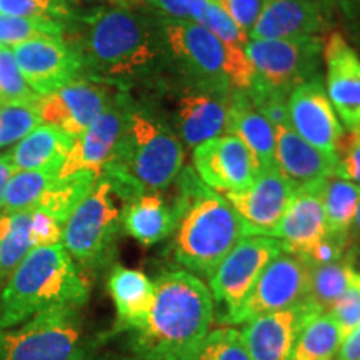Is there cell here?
<instances>
[{
    "label": "cell",
    "mask_w": 360,
    "mask_h": 360,
    "mask_svg": "<svg viewBox=\"0 0 360 360\" xmlns=\"http://www.w3.org/2000/svg\"><path fill=\"white\" fill-rule=\"evenodd\" d=\"M72 40L89 79L124 90L148 77L165 52L159 20L129 7L101 8L79 19Z\"/></svg>",
    "instance_id": "1"
},
{
    "label": "cell",
    "mask_w": 360,
    "mask_h": 360,
    "mask_svg": "<svg viewBox=\"0 0 360 360\" xmlns=\"http://www.w3.org/2000/svg\"><path fill=\"white\" fill-rule=\"evenodd\" d=\"M155 299L146 323L132 330L139 360H192L214 322L209 287L187 270L157 277Z\"/></svg>",
    "instance_id": "2"
},
{
    "label": "cell",
    "mask_w": 360,
    "mask_h": 360,
    "mask_svg": "<svg viewBox=\"0 0 360 360\" xmlns=\"http://www.w3.org/2000/svg\"><path fill=\"white\" fill-rule=\"evenodd\" d=\"M174 205L180 215L174 257L191 272L209 277L237 242L249 236L231 202L207 187L193 169L182 172Z\"/></svg>",
    "instance_id": "3"
},
{
    "label": "cell",
    "mask_w": 360,
    "mask_h": 360,
    "mask_svg": "<svg viewBox=\"0 0 360 360\" xmlns=\"http://www.w3.org/2000/svg\"><path fill=\"white\" fill-rule=\"evenodd\" d=\"M184 165L180 139L146 110L130 107L122 137L102 175L125 205L146 192H160L179 177Z\"/></svg>",
    "instance_id": "4"
},
{
    "label": "cell",
    "mask_w": 360,
    "mask_h": 360,
    "mask_svg": "<svg viewBox=\"0 0 360 360\" xmlns=\"http://www.w3.org/2000/svg\"><path fill=\"white\" fill-rule=\"evenodd\" d=\"M89 294V282L62 242L34 247L0 289V330L57 305L84 307Z\"/></svg>",
    "instance_id": "5"
},
{
    "label": "cell",
    "mask_w": 360,
    "mask_h": 360,
    "mask_svg": "<svg viewBox=\"0 0 360 360\" xmlns=\"http://www.w3.org/2000/svg\"><path fill=\"white\" fill-rule=\"evenodd\" d=\"M117 200L122 199L110 180L101 175L65 220L62 245L80 269L97 272L114 260L124 229V207L120 209Z\"/></svg>",
    "instance_id": "6"
},
{
    "label": "cell",
    "mask_w": 360,
    "mask_h": 360,
    "mask_svg": "<svg viewBox=\"0 0 360 360\" xmlns=\"http://www.w3.org/2000/svg\"><path fill=\"white\" fill-rule=\"evenodd\" d=\"M0 360H85L82 307L57 305L2 328Z\"/></svg>",
    "instance_id": "7"
},
{
    "label": "cell",
    "mask_w": 360,
    "mask_h": 360,
    "mask_svg": "<svg viewBox=\"0 0 360 360\" xmlns=\"http://www.w3.org/2000/svg\"><path fill=\"white\" fill-rule=\"evenodd\" d=\"M159 25L165 49L197 84V89L233 92L229 85L231 47L197 22L162 17Z\"/></svg>",
    "instance_id": "8"
},
{
    "label": "cell",
    "mask_w": 360,
    "mask_h": 360,
    "mask_svg": "<svg viewBox=\"0 0 360 360\" xmlns=\"http://www.w3.org/2000/svg\"><path fill=\"white\" fill-rule=\"evenodd\" d=\"M322 47V37L249 39L245 52L255 69L257 82L292 92L297 85L319 80Z\"/></svg>",
    "instance_id": "9"
},
{
    "label": "cell",
    "mask_w": 360,
    "mask_h": 360,
    "mask_svg": "<svg viewBox=\"0 0 360 360\" xmlns=\"http://www.w3.org/2000/svg\"><path fill=\"white\" fill-rule=\"evenodd\" d=\"M285 245L276 237L245 236L209 276V290L215 302L224 305L222 322L244 304L264 269Z\"/></svg>",
    "instance_id": "10"
},
{
    "label": "cell",
    "mask_w": 360,
    "mask_h": 360,
    "mask_svg": "<svg viewBox=\"0 0 360 360\" xmlns=\"http://www.w3.org/2000/svg\"><path fill=\"white\" fill-rule=\"evenodd\" d=\"M307 289L309 264L285 249L264 269L244 304L224 322L244 323L260 315L294 307L305 300Z\"/></svg>",
    "instance_id": "11"
},
{
    "label": "cell",
    "mask_w": 360,
    "mask_h": 360,
    "mask_svg": "<svg viewBox=\"0 0 360 360\" xmlns=\"http://www.w3.org/2000/svg\"><path fill=\"white\" fill-rule=\"evenodd\" d=\"M132 102L124 90H119L109 107L75 137L69 155L58 170V179L75 174H90L98 179L114 155L117 143L122 137Z\"/></svg>",
    "instance_id": "12"
},
{
    "label": "cell",
    "mask_w": 360,
    "mask_h": 360,
    "mask_svg": "<svg viewBox=\"0 0 360 360\" xmlns=\"http://www.w3.org/2000/svg\"><path fill=\"white\" fill-rule=\"evenodd\" d=\"M117 92V87L98 80L74 79L56 92L40 97L42 124L53 125L72 137H79L110 105Z\"/></svg>",
    "instance_id": "13"
},
{
    "label": "cell",
    "mask_w": 360,
    "mask_h": 360,
    "mask_svg": "<svg viewBox=\"0 0 360 360\" xmlns=\"http://www.w3.org/2000/svg\"><path fill=\"white\" fill-rule=\"evenodd\" d=\"M193 170L215 192L244 191L260 172L257 159L240 139L232 134L210 139L192 152Z\"/></svg>",
    "instance_id": "14"
},
{
    "label": "cell",
    "mask_w": 360,
    "mask_h": 360,
    "mask_svg": "<svg viewBox=\"0 0 360 360\" xmlns=\"http://www.w3.org/2000/svg\"><path fill=\"white\" fill-rule=\"evenodd\" d=\"M17 65L37 96H47L82 77V58L64 37L32 39L13 47Z\"/></svg>",
    "instance_id": "15"
},
{
    "label": "cell",
    "mask_w": 360,
    "mask_h": 360,
    "mask_svg": "<svg viewBox=\"0 0 360 360\" xmlns=\"http://www.w3.org/2000/svg\"><path fill=\"white\" fill-rule=\"evenodd\" d=\"M297 188L277 167L260 169L254 182L244 191L224 193L249 236H272Z\"/></svg>",
    "instance_id": "16"
},
{
    "label": "cell",
    "mask_w": 360,
    "mask_h": 360,
    "mask_svg": "<svg viewBox=\"0 0 360 360\" xmlns=\"http://www.w3.org/2000/svg\"><path fill=\"white\" fill-rule=\"evenodd\" d=\"M326 92L339 120L349 132L360 127V56L340 32L323 40Z\"/></svg>",
    "instance_id": "17"
},
{
    "label": "cell",
    "mask_w": 360,
    "mask_h": 360,
    "mask_svg": "<svg viewBox=\"0 0 360 360\" xmlns=\"http://www.w3.org/2000/svg\"><path fill=\"white\" fill-rule=\"evenodd\" d=\"M289 125L304 141L335 154L344 129L321 80L297 85L289 96Z\"/></svg>",
    "instance_id": "18"
},
{
    "label": "cell",
    "mask_w": 360,
    "mask_h": 360,
    "mask_svg": "<svg viewBox=\"0 0 360 360\" xmlns=\"http://www.w3.org/2000/svg\"><path fill=\"white\" fill-rule=\"evenodd\" d=\"M317 314L321 312L302 300L294 307L245 322L247 326L240 332L250 360H290L300 330Z\"/></svg>",
    "instance_id": "19"
},
{
    "label": "cell",
    "mask_w": 360,
    "mask_h": 360,
    "mask_svg": "<svg viewBox=\"0 0 360 360\" xmlns=\"http://www.w3.org/2000/svg\"><path fill=\"white\" fill-rule=\"evenodd\" d=\"M330 12L319 0H264L249 39L322 37Z\"/></svg>",
    "instance_id": "20"
},
{
    "label": "cell",
    "mask_w": 360,
    "mask_h": 360,
    "mask_svg": "<svg viewBox=\"0 0 360 360\" xmlns=\"http://www.w3.org/2000/svg\"><path fill=\"white\" fill-rule=\"evenodd\" d=\"M276 167L295 188L312 187L337 175V155L314 147L287 124L276 129Z\"/></svg>",
    "instance_id": "21"
},
{
    "label": "cell",
    "mask_w": 360,
    "mask_h": 360,
    "mask_svg": "<svg viewBox=\"0 0 360 360\" xmlns=\"http://www.w3.org/2000/svg\"><path fill=\"white\" fill-rule=\"evenodd\" d=\"M322 184L297 188L281 222L270 236L278 238L287 250L300 257L328 233L321 197Z\"/></svg>",
    "instance_id": "22"
},
{
    "label": "cell",
    "mask_w": 360,
    "mask_h": 360,
    "mask_svg": "<svg viewBox=\"0 0 360 360\" xmlns=\"http://www.w3.org/2000/svg\"><path fill=\"white\" fill-rule=\"evenodd\" d=\"M231 94L197 89L184 94L177 107L180 141L187 147H197L210 139L227 134Z\"/></svg>",
    "instance_id": "23"
},
{
    "label": "cell",
    "mask_w": 360,
    "mask_h": 360,
    "mask_svg": "<svg viewBox=\"0 0 360 360\" xmlns=\"http://www.w3.org/2000/svg\"><path fill=\"white\" fill-rule=\"evenodd\" d=\"M107 287L114 300L117 326L120 330L132 332L141 328L154 305V281L141 270L117 265L112 269Z\"/></svg>",
    "instance_id": "24"
},
{
    "label": "cell",
    "mask_w": 360,
    "mask_h": 360,
    "mask_svg": "<svg viewBox=\"0 0 360 360\" xmlns=\"http://www.w3.org/2000/svg\"><path fill=\"white\" fill-rule=\"evenodd\" d=\"M227 134L245 143L260 169L276 167V127L255 109L245 92L233 90L231 94Z\"/></svg>",
    "instance_id": "25"
},
{
    "label": "cell",
    "mask_w": 360,
    "mask_h": 360,
    "mask_svg": "<svg viewBox=\"0 0 360 360\" xmlns=\"http://www.w3.org/2000/svg\"><path fill=\"white\" fill-rule=\"evenodd\" d=\"M75 137L53 125L42 124L27 134L7 157L15 170L58 172L69 155Z\"/></svg>",
    "instance_id": "26"
},
{
    "label": "cell",
    "mask_w": 360,
    "mask_h": 360,
    "mask_svg": "<svg viewBox=\"0 0 360 360\" xmlns=\"http://www.w3.org/2000/svg\"><path fill=\"white\" fill-rule=\"evenodd\" d=\"M179 222V212L175 205H169L159 192H146L124 207V231L150 247L167 238L175 231Z\"/></svg>",
    "instance_id": "27"
},
{
    "label": "cell",
    "mask_w": 360,
    "mask_h": 360,
    "mask_svg": "<svg viewBox=\"0 0 360 360\" xmlns=\"http://www.w3.org/2000/svg\"><path fill=\"white\" fill-rule=\"evenodd\" d=\"M321 197L328 233L347 240L360 202V187L339 175H332L323 180Z\"/></svg>",
    "instance_id": "28"
},
{
    "label": "cell",
    "mask_w": 360,
    "mask_h": 360,
    "mask_svg": "<svg viewBox=\"0 0 360 360\" xmlns=\"http://www.w3.org/2000/svg\"><path fill=\"white\" fill-rule=\"evenodd\" d=\"M30 222L32 209L0 214V289L22 259L34 249Z\"/></svg>",
    "instance_id": "29"
},
{
    "label": "cell",
    "mask_w": 360,
    "mask_h": 360,
    "mask_svg": "<svg viewBox=\"0 0 360 360\" xmlns=\"http://www.w3.org/2000/svg\"><path fill=\"white\" fill-rule=\"evenodd\" d=\"M354 264L347 255L322 265H309V289L305 300L321 314L330 312L347 287Z\"/></svg>",
    "instance_id": "30"
},
{
    "label": "cell",
    "mask_w": 360,
    "mask_h": 360,
    "mask_svg": "<svg viewBox=\"0 0 360 360\" xmlns=\"http://www.w3.org/2000/svg\"><path fill=\"white\" fill-rule=\"evenodd\" d=\"M340 344V332L330 314H317L300 330L290 360H334Z\"/></svg>",
    "instance_id": "31"
},
{
    "label": "cell",
    "mask_w": 360,
    "mask_h": 360,
    "mask_svg": "<svg viewBox=\"0 0 360 360\" xmlns=\"http://www.w3.org/2000/svg\"><path fill=\"white\" fill-rule=\"evenodd\" d=\"M96 180L97 179L90 174H75L65 179L57 177L56 182L40 197L34 209L51 214L64 225L72 210L87 195Z\"/></svg>",
    "instance_id": "32"
},
{
    "label": "cell",
    "mask_w": 360,
    "mask_h": 360,
    "mask_svg": "<svg viewBox=\"0 0 360 360\" xmlns=\"http://www.w3.org/2000/svg\"><path fill=\"white\" fill-rule=\"evenodd\" d=\"M58 172L51 170H15L4 192L2 212H20L34 209L45 191L57 180Z\"/></svg>",
    "instance_id": "33"
},
{
    "label": "cell",
    "mask_w": 360,
    "mask_h": 360,
    "mask_svg": "<svg viewBox=\"0 0 360 360\" xmlns=\"http://www.w3.org/2000/svg\"><path fill=\"white\" fill-rule=\"evenodd\" d=\"M65 22L0 13V47L12 49L32 39L65 37Z\"/></svg>",
    "instance_id": "34"
},
{
    "label": "cell",
    "mask_w": 360,
    "mask_h": 360,
    "mask_svg": "<svg viewBox=\"0 0 360 360\" xmlns=\"http://www.w3.org/2000/svg\"><path fill=\"white\" fill-rule=\"evenodd\" d=\"M39 101L0 103V148L20 142L27 134L42 125Z\"/></svg>",
    "instance_id": "35"
},
{
    "label": "cell",
    "mask_w": 360,
    "mask_h": 360,
    "mask_svg": "<svg viewBox=\"0 0 360 360\" xmlns=\"http://www.w3.org/2000/svg\"><path fill=\"white\" fill-rule=\"evenodd\" d=\"M192 360H250L242 332L233 327L210 330Z\"/></svg>",
    "instance_id": "36"
},
{
    "label": "cell",
    "mask_w": 360,
    "mask_h": 360,
    "mask_svg": "<svg viewBox=\"0 0 360 360\" xmlns=\"http://www.w3.org/2000/svg\"><path fill=\"white\" fill-rule=\"evenodd\" d=\"M39 98L22 75L12 49L0 47V103L35 102Z\"/></svg>",
    "instance_id": "37"
},
{
    "label": "cell",
    "mask_w": 360,
    "mask_h": 360,
    "mask_svg": "<svg viewBox=\"0 0 360 360\" xmlns=\"http://www.w3.org/2000/svg\"><path fill=\"white\" fill-rule=\"evenodd\" d=\"M0 13L30 19H52L65 22L72 19L69 0H0Z\"/></svg>",
    "instance_id": "38"
},
{
    "label": "cell",
    "mask_w": 360,
    "mask_h": 360,
    "mask_svg": "<svg viewBox=\"0 0 360 360\" xmlns=\"http://www.w3.org/2000/svg\"><path fill=\"white\" fill-rule=\"evenodd\" d=\"M328 314L337 323L342 340L360 327V270H352L344 294Z\"/></svg>",
    "instance_id": "39"
},
{
    "label": "cell",
    "mask_w": 360,
    "mask_h": 360,
    "mask_svg": "<svg viewBox=\"0 0 360 360\" xmlns=\"http://www.w3.org/2000/svg\"><path fill=\"white\" fill-rule=\"evenodd\" d=\"M337 175L360 187V137L349 132L342 135L337 147Z\"/></svg>",
    "instance_id": "40"
},
{
    "label": "cell",
    "mask_w": 360,
    "mask_h": 360,
    "mask_svg": "<svg viewBox=\"0 0 360 360\" xmlns=\"http://www.w3.org/2000/svg\"><path fill=\"white\" fill-rule=\"evenodd\" d=\"M148 7L169 19H182L199 22L209 8L210 0H146Z\"/></svg>",
    "instance_id": "41"
},
{
    "label": "cell",
    "mask_w": 360,
    "mask_h": 360,
    "mask_svg": "<svg viewBox=\"0 0 360 360\" xmlns=\"http://www.w3.org/2000/svg\"><path fill=\"white\" fill-rule=\"evenodd\" d=\"M62 229L64 225L51 214L40 209H32V222H30V233H32L34 247L52 245L62 242Z\"/></svg>",
    "instance_id": "42"
},
{
    "label": "cell",
    "mask_w": 360,
    "mask_h": 360,
    "mask_svg": "<svg viewBox=\"0 0 360 360\" xmlns=\"http://www.w3.org/2000/svg\"><path fill=\"white\" fill-rule=\"evenodd\" d=\"M345 252H347V240L327 233L307 254L302 255V259L309 265H322L340 260L345 255Z\"/></svg>",
    "instance_id": "43"
},
{
    "label": "cell",
    "mask_w": 360,
    "mask_h": 360,
    "mask_svg": "<svg viewBox=\"0 0 360 360\" xmlns=\"http://www.w3.org/2000/svg\"><path fill=\"white\" fill-rule=\"evenodd\" d=\"M219 4L229 13V17L242 30H245L249 34L250 29L259 19L264 0H219Z\"/></svg>",
    "instance_id": "44"
},
{
    "label": "cell",
    "mask_w": 360,
    "mask_h": 360,
    "mask_svg": "<svg viewBox=\"0 0 360 360\" xmlns=\"http://www.w3.org/2000/svg\"><path fill=\"white\" fill-rule=\"evenodd\" d=\"M334 360H360V327L342 340Z\"/></svg>",
    "instance_id": "45"
},
{
    "label": "cell",
    "mask_w": 360,
    "mask_h": 360,
    "mask_svg": "<svg viewBox=\"0 0 360 360\" xmlns=\"http://www.w3.org/2000/svg\"><path fill=\"white\" fill-rule=\"evenodd\" d=\"M319 2H322L330 13L339 11L349 19L360 15V0H319Z\"/></svg>",
    "instance_id": "46"
},
{
    "label": "cell",
    "mask_w": 360,
    "mask_h": 360,
    "mask_svg": "<svg viewBox=\"0 0 360 360\" xmlns=\"http://www.w3.org/2000/svg\"><path fill=\"white\" fill-rule=\"evenodd\" d=\"M345 255L350 260H354L357 255H360V202L357 207V212H355L354 222L350 225L349 237H347V252Z\"/></svg>",
    "instance_id": "47"
},
{
    "label": "cell",
    "mask_w": 360,
    "mask_h": 360,
    "mask_svg": "<svg viewBox=\"0 0 360 360\" xmlns=\"http://www.w3.org/2000/svg\"><path fill=\"white\" fill-rule=\"evenodd\" d=\"M13 172H15V169H13L11 160H8L7 154L0 155V210H2L4 207V192H6L7 182L8 179L12 177Z\"/></svg>",
    "instance_id": "48"
},
{
    "label": "cell",
    "mask_w": 360,
    "mask_h": 360,
    "mask_svg": "<svg viewBox=\"0 0 360 360\" xmlns=\"http://www.w3.org/2000/svg\"><path fill=\"white\" fill-rule=\"evenodd\" d=\"M107 2L114 4L115 7H129V8H132L135 4L141 2V0H107Z\"/></svg>",
    "instance_id": "49"
},
{
    "label": "cell",
    "mask_w": 360,
    "mask_h": 360,
    "mask_svg": "<svg viewBox=\"0 0 360 360\" xmlns=\"http://www.w3.org/2000/svg\"><path fill=\"white\" fill-rule=\"evenodd\" d=\"M90 360H139V359H127V357H119V355H102V357L90 359Z\"/></svg>",
    "instance_id": "50"
},
{
    "label": "cell",
    "mask_w": 360,
    "mask_h": 360,
    "mask_svg": "<svg viewBox=\"0 0 360 360\" xmlns=\"http://www.w3.org/2000/svg\"><path fill=\"white\" fill-rule=\"evenodd\" d=\"M354 134H357V135H359V137H360V127H359L357 130H355V132H354Z\"/></svg>",
    "instance_id": "51"
}]
</instances>
